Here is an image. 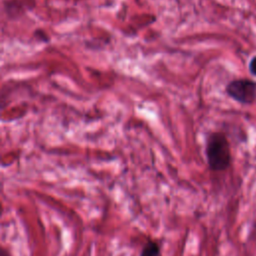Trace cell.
<instances>
[{
  "mask_svg": "<svg viewBox=\"0 0 256 256\" xmlns=\"http://www.w3.org/2000/svg\"><path fill=\"white\" fill-rule=\"evenodd\" d=\"M206 157L210 170L224 171L231 164V149L226 136L221 132H212L206 141Z\"/></svg>",
  "mask_w": 256,
  "mask_h": 256,
  "instance_id": "6da1fadb",
  "label": "cell"
},
{
  "mask_svg": "<svg viewBox=\"0 0 256 256\" xmlns=\"http://www.w3.org/2000/svg\"><path fill=\"white\" fill-rule=\"evenodd\" d=\"M227 95L241 104H252L256 100V82L249 79H235L226 86Z\"/></svg>",
  "mask_w": 256,
  "mask_h": 256,
  "instance_id": "7a4b0ae2",
  "label": "cell"
},
{
  "mask_svg": "<svg viewBox=\"0 0 256 256\" xmlns=\"http://www.w3.org/2000/svg\"><path fill=\"white\" fill-rule=\"evenodd\" d=\"M140 256H160V246L154 241H149L142 249Z\"/></svg>",
  "mask_w": 256,
  "mask_h": 256,
  "instance_id": "3957f363",
  "label": "cell"
},
{
  "mask_svg": "<svg viewBox=\"0 0 256 256\" xmlns=\"http://www.w3.org/2000/svg\"><path fill=\"white\" fill-rule=\"evenodd\" d=\"M249 71L253 76L256 77V56L253 57L249 63Z\"/></svg>",
  "mask_w": 256,
  "mask_h": 256,
  "instance_id": "277c9868",
  "label": "cell"
}]
</instances>
